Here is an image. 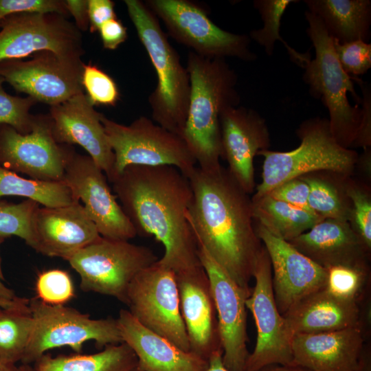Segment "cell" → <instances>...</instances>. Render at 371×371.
Listing matches in <instances>:
<instances>
[{
  "label": "cell",
  "instance_id": "1",
  "mask_svg": "<svg viewBox=\"0 0 371 371\" xmlns=\"http://www.w3.org/2000/svg\"><path fill=\"white\" fill-rule=\"evenodd\" d=\"M111 183L137 235L153 236L164 247L161 265L176 274L201 265L187 218L192 191L186 176L172 166L132 165Z\"/></svg>",
  "mask_w": 371,
  "mask_h": 371
},
{
  "label": "cell",
  "instance_id": "2",
  "mask_svg": "<svg viewBox=\"0 0 371 371\" xmlns=\"http://www.w3.org/2000/svg\"><path fill=\"white\" fill-rule=\"evenodd\" d=\"M192 200L187 214L195 238L249 295L263 245L256 233L251 197L222 165L198 166L188 177Z\"/></svg>",
  "mask_w": 371,
  "mask_h": 371
},
{
  "label": "cell",
  "instance_id": "3",
  "mask_svg": "<svg viewBox=\"0 0 371 371\" xmlns=\"http://www.w3.org/2000/svg\"><path fill=\"white\" fill-rule=\"evenodd\" d=\"M190 94L182 138L202 170L219 167L223 159L220 115L238 106L237 76L221 58H206L193 52L188 55Z\"/></svg>",
  "mask_w": 371,
  "mask_h": 371
},
{
  "label": "cell",
  "instance_id": "4",
  "mask_svg": "<svg viewBox=\"0 0 371 371\" xmlns=\"http://www.w3.org/2000/svg\"><path fill=\"white\" fill-rule=\"evenodd\" d=\"M124 2L157 76V86L148 97L152 119L182 137L190 94L188 71L146 4L139 0Z\"/></svg>",
  "mask_w": 371,
  "mask_h": 371
},
{
  "label": "cell",
  "instance_id": "5",
  "mask_svg": "<svg viewBox=\"0 0 371 371\" xmlns=\"http://www.w3.org/2000/svg\"><path fill=\"white\" fill-rule=\"evenodd\" d=\"M308 23L306 32L315 50V57L304 68V81L312 97L320 98L329 113L331 133L343 147H352L361 123L362 111L352 106L350 92L358 103L360 98L355 91L352 77L341 67L333 47V38L327 32L321 19L308 10L305 12Z\"/></svg>",
  "mask_w": 371,
  "mask_h": 371
},
{
  "label": "cell",
  "instance_id": "6",
  "mask_svg": "<svg viewBox=\"0 0 371 371\" xmlns=\"http://www.w3.org/2000/svg\"><path fill=\"white\" fill-rule=\"evenodd\" d=\"M300 144L286 152L265 150L262 181L256 186L253 198L268 194L280 184L317 171H333L353 175L359 154L341 146L333 137L328 120L319 117L307 119L296 130Z\"/></svg>",
  "mask_w": 371,
  "mask_h": 371
},
{
  "label": "cell",
  "instance_id": "7",
  "mask_svg": "<svg viewBox=\"0 0 371 371\" xmlns=\"http://www.w3.org/2000/svg\"><path fill=\"white\" fill-rule=\"evenodd\" d=\"M34 324L22 364H33L51 349L69 347L81 353L84 343L95 341L98 348L123 343L117 319H93L65 305H49L30 300Z\"/></svg>",
  "mask_w": 371,
  "mask_h": 371
},
{
  "label": "cell",
  "instance_id": "8",
  "mask_svg": "<svg viewBox=\"0 0 371 371\" xmlns=\"http://www.w3.org/2000/svg\"><path fill=\"white\" fill-rule=\"evenodd\" d=\"M158 260L149 247L100 236L67 261L79 275L83 291L113 297L126 304L133 278Z\"/></svg>",
  "mask_w": 371,
  "mask_h": 371
},
{
  "label": "cell",
  "instance_id": "9",
  "mask_svg": "<svg viewBox=\"0 0 371 371\" xmlns=\"http://www.w3.org/2000/svg\"><path fill=\"white\" fill-rule=\"evenodd\" d=\"M101 122L115 156L112 179L132 165L172 166L187 177L196 168L183 138L147 117L124 125L102 114Z\"/></svg>",
  "mask_w": 371,
  "mask_h": 371
},
{
  "label": "cell",
  "instance_id": "10",
  "mask_svg": "<svg viewBox=\"0 0 371 371\" xmlns=\"http://www.w3.org/2000/svg\"><path fill=\"white\" fill-rule=\"evenodd\" d=\"M146 5L164 22L169 35L191 52L206 58L256 59L249 36L225 31L216 25L207 11L188 0H147Z\"/></svg>",
  "mask_w": 371,
  "mask_h": 371
},
{
  "label": "cell",
  "instance_id": "11",
  "mask_svg": "<svg viewBox=\"0 0 371 371\" xmlns=\"http://www.w3.org/2000/svg\"><path fill=\"white\" fill-rule=\"evenodd\" d=\"M144 326L190 351L180 309L176 273L159 260L139 272L131 282L126 304Z\"/></svg>",
  "mask_w": 371,
  "mask_h": 371
},
{
  "label": "cell",
  "instance_id": "12",
  "mask_svg": "<svg viewBox=\"0 0 371 371\" xmlns=\"http://www.w3.org/2000/svg\"><path fill=\"white\" fill-rule=\"evenodd\" d=\"M0 62L50 51L67 59L85 54L81 32L57 13H17L0 21Z\"/></svg>",
  "mask_w": 371,
  "mask_h": 371
},
{
  "label": "cell",
  "instance_id": "13",
  "mask_svg": "<svg viewBox=\"0 0 371 371\" xmlns=\"http://www.w3.org/2000/svg\"><path fill=\"white\" fill-rule=\"evenodd\" d=\"M253 278L255 286L245 304L254 316L257 338L245 371H259L272 364L292 366V335L274 299L271 265L264 245L257 258Z\"/></svg>",
  "mask_w": 371,
  "mask_h": 371
},
{
  "label": "cell",
  "instance_id": "14",
  "mask_svg": "<svg viewBox=\"0 0 371 371\" xmlns=\"http://www.w3.org/2000/svg\"><path fill=\"white\" fill-rule=\"evenodd\" d=\"M76 152L73 146L54 139L47 115H36L32 131L21 134L0 125V166L31 179L63 181L65 167Z\"/></svg>",
  "mask_w": 371,
  "mask_h": 371
},
{
  "label": "cell",
  "instance_id": "15",
  "mask_svg": "<svg viewBox=\"0 0 371 371\" xmlns=\"http://www.w3.org/2000/svg\"><path fill=\"white\" fill-rule=\"evenodd\" d=\"M82 60L63 58L50 51L31 56L30 60L0 62V76L17 92L50 106L84 92Z\"/></svg>",
  "mask_w": 371,
  "mask_h": 371
},
{
  "label": "cell",
  "instance_id": "16",
  "mask_svg": "<svg viewBox=\"0 0 371 371\" xmlns=\"http://www.w3.org/2000/svg\"><path fill=\"white\" fill-rule=\"evenodd\" d=\"M197 254L210 284L216 311L223 362L230 371H245L247 350L246 293L196 240Z\"/></svg>",
  "mask_w": 371,
  "mask_h": 371
},
{
  "label": "cell",
  "instance_id": "17",
  "mask_svg": "<svg viewBox=\"0 0 371 371\" xmlns=\"http://www.w3.org/2000/svg\"><path fill=\"white\" fill-rule=\"evenodd\" d=\"M63 181L82 204L100 235L104 238L129 240L137 236L102 169L89 155L75 152L65 167Z\"/></svg>",
  "mask_w": 371,
  "mask_h": 371
},
{
  "label": "cell",
  "instance_id": "18",
  "mask_svg": "<svg viewBox=\"0 0 371 371\" xmlns=\"http://www.w3.org/2000/svg\"><path fill=\"white\" fill-rule=\"evenodd\" d=\"M254 227L271 261L274 299L282 316L307 296L325 289L326 269L264 227L254 223Z\"/></svg>",
  "mask_w": 371,
  "mask_h": 371
},
{
  "label": "cell",
  "instance_id": "19",
  "mask_svg": "<svg viewBox=\"0 0 371 371\" xmlns=\"http://www.w3.org/2000/svg\"><path fill=\"white\" fill-rule=\"evenodd\" d=\"M84 92L51 106L47 114L54 140L60 144L79 145L106 175L110 182L115 156L96 111Z\"/></svg>",
  "mask_w": 371,
  "mask_h": 371
},
{
  "label": "cell",
  "instance_id": "20",
  "mask_svg": "<svg viewBox=\"0 0 371 371\" xmlns=\"http://www.w3.org/2000/svg\"><path fill=\"white\" fill-rule=\"evenodd\" d=\"M223 159L227 170L247 194L256 188L254 159L269 150L270 135L265 119L245 106H230L220 115Z\"/></svg>",
  "mask_w": 371,
  "mask_h": 371
},
{
  "label": "cell",
  "instance_id": "21",
  "mask_svg": "<svg viewBox=\"0 0 371 371\" xmlns=\"http://www.w3.org/2000/svg\"><path fill=\"white\" fill-rule=\"evenodd\" d=\"M32 225L33 249L65 260L101 236L80 202L56 207H39Z\"/></svg>",
  "mask_w": 371,
  "mask_h": 371
},
{
  "label": "cell",
  "instance_id": "22",
  "mask_svg": "<svg viewBox=\"0 0 371 371\" xmlns=\"http://www.w3.org/2000/svg\"><path fill=\"white\" fill-rule=\"evenodd\" d=\"M180 309L190 350L208 361L222 350L216 311L210 281L200 265L176 274Z\"/></svg>",
  "mask_w": 371,
  "mask_h": 371
},
{
  "label": "cell",
  "instance_id": "23",
  "mask_svg": "<svg viewBox=\"0 0 371 371\" xmlns=\"http://www.w3.org/2000/svg\"><path fill=\"white\" fill-rule=\"evenodd\" d=\"M289 243L321 267L370 269V254L347 221L325 218Z\"/></svg>",
  "mask_w": 371,
  "mask_h": 371
},
{
  "label": "cell",
  "instance_id": "24",
  "mask_svg": "<svg viewBox=\"0 0 371 371\" xmlns=\"http://www.w3.org/2000/svg\"><path fill=\"white\" fill-rule=\"evenodd\" d=\"M365 341L359 328L294 335L292 366L311 371H355Z\"/></svg>",
  "mask_w": 371,
  "mask_h": 371
},
{
  "label": "cell",
  "instance_id": "25",
  "mask_svg": "<svg viewBox=\"0 0 371 371\" xmlns=\"http://www.w3.org/2000/svg\"><path fill=\"white\" fill-rule=\"evenodd\" d=\"M123 342L133 351L143 371H205L208 361L185 351L139 323L126 309L117 318Z\"/></svg>",
  "mask_w": 371,
  "mask_h": 371
},
{
  "label": "cell",
  "instance_id": "26",
  "mask_svg": "<svg viewBox=\"0 0 371 371\" xmlns=\"http://www.w3.org/2000/svg\"><path fill=\"white\" fill-rule=\"evenodd\" d=\"M282 317L292 337L359 328L360 307L355 301L340 298L324 289L301 300Z\"/></svg>",
  "mask_w": 371,
  "mask_h": 371
},
{
  "label": "cell",
  "instance_id": "27",
  "mask_svg": "<svg viewBox=\"0 0 371 371\" xmlns=\"http://www.w3.org/2000/svg\"><path fill=\"white\" fill-rule=\"evenodd\" d=\"M308 11L317 15L333 38L339 43L366 41L370 36V0H305Z\"/></svg>",
  "mask_w": 371,
  "mask_h": 371
},
{
  "label": "cell",
  "instance_id": "28",
  "mask_svg": "<svg viewBox=\"0 0 371 371\" xmlns=\"http://www.w3.org/2000/svg\"><path fill=\"white\" fill-rule=\"evenodd\" d=\"M137 359L125 343L108 345L90 355L52 356L45 354L33 363L34 371H131Z\"/></svg>",
  "mask_w": 371,
  "mask_h": 371
},
{
  "label": "cell",
  "instance_id": "29",
  "mask_svg": "<svg viewBox=\"0 0 371 371\" xmlns=\"http://www.w3.org/2000/svg\"><path fill=\"white\" fill-rule=\"evenodd\" d=\"M254 222L289 242L323 220L315 212L293 206L266 194L251 197Z\"/></svg>",
  "mask_w": 371,
  "mask_h": 371
},
{
  "label": "cell",
  "instance_id": "30",
  "mask_svg": "<svg viewBox=\"0 0 371 371\" xmlns=\"http://www.w3.org/2000/svg\"><path fill=\"white\" fill-rule=\"evenodd\" d=\"M348 175L333 171H317L300 177L309 187L311 210L322 218L347 221L352 204L347 192Z\"/></svg>",
  "mask_w": 371,
  "mask_h": 371
},
{
  "label": "cell",
  "instance_id": "31",
  "mask_svg": "<svg viewBox=\"0 0 371 371\" xmlns=\"http://www.w3.org/2000/svg\"><path fill=\"white\" fill-rule=\"evenodd\" d=\"M6 196L25 197L47 207L65 206L80 202L63 181L26 179L0 166V199Z\"/></svg>",
  "mask_w": 371,
  "mask_h": 371
},
{
  "label": "cell",
  "instance_id": "32",
  "mask_svg": "<svg viewBox=\"0 0 371 371\" xmlns=\"http://www.w3.org/2000/svg\"><path fill=\"white\" fill-rule=\"evenodd\" d=\"M296 0H256L254 7L258 10L263 27L250 32L249 38L262 46L266 53L271 56L276 41H281L286 49L291 60L298 66L304 68L311 60L309 52L300 53L290 47L280 34L282 16L289 4Z\"/></svg>",
  "mask_w": 371,
  "mask_h": 371
},
{
  "label": "cell",
  "instance_id": "33",
  "mask_svg": "<svg viewBox=\"0 0 371 371\" xmlns=\"http://www.w3.org/2000/svg\"><path fill=\"white\" fill-rule=\"evenodd\" d=\"M30 306L0 311V359L16 364L24 355L33 328Z\"/></svg>",
  "mask_w": 371,
  "mask_h": 371
},
{
  "label": "cell",
  "instance_id": "34",
  "mask_svg": "<svg viewBox=\"0 0 371 371\" xmlns=\"http://www.w3.org/2000/svg\"><path fill=\"white\" fill-rule=\"evenodd\" d=\"M327 269L325 289L340 298L359 304L368 295L370 269L337 265Z\"/></svg>",
  "mask_w": 371,
  "mask_h": 371
},
{
  "label": "cell",
  "instance_id": "35",
  "mask_svg": "<svg viewBox=\"0 0 371 371\" xmlns=\"http://www.w3.org/2000/svg\"><path fill=\"white\" fill-rule=\"evenodd\" d=\"M40 204L26 199L19 203L0 199V238L15 236L33 249L32 218Z\"/></svg>",
  "mask_w": 371,
  "mask_h": 371
},
{
  "label": "cell",
  "instance_id": "36",
  "mask_svg": "<svg viewBox=\"0 0 371 371\" xmlns=\"http://www.w3.org/2000/svg\"><path fill=\"white\" fill-rule=\"evenodd\" d=\"M347 192L352 210L349 223L371 252V186L354 175L348 178Z\"/></svg>",
  "mask_w": 371,
  "mask_h": 371
},
{
  "label": "cell",
  "instance_id": "37",
  "mask_svg": "<svg viewBox=\"0 0 371 371\" xmlns=\"http://www.w3.org/2000/svg\"><path fill=\"white\" fill-rule=\"evenodd\" d=\"M3 82L0 76V125H10L21 134L30 133L36 117L30 113V109L38 102L30 96L8 94L3 89Z\"/></svg>",
  "mask_w": 371,
  "mask_h": 371
},
{
  "label": "cell",
  "instance_id": "38",
  "mask_svg": "<svg viewBox=\"0 0 371 371\" xmlns=\"http://www.w3.org/2000/svg\"><path fill=\"white\" fill-rule=\"evenodd\" d=\"M36 298L49 305H65L75 296L70 275L54 269L40 273L35 284Z\"/></svg>",
  "mask_w": 371,
  "mask_h": 371
},
{
  "label": "cell",
  "instance_id": "39",
  "mask_svg": "<svg viewBox=\"0 0 371 371\" xmlns=\"http://www.w3.org/2000/svg\"><path fill=\"white\" fill-rule=\"evenodd\" d=\"M82 85L93 106H115L120 99V91L115 80L91 63L83 65Z\"/></svg>",
  "mask_w": 371,
  "mask_h": 371
},
{
  "label": "cell",
  "instance_id": "40",
  "mask_svg": "<svg viewBox=\"0 0 371 371\" xmlns=\"http://www.w3.org/2000/svg\"><path fill=\"white\" fill-rule=\"evenodd\" d=\"M333 47L343 69L351 77L363 75L371 67V44L361 40L341 43L333 38Z\"/></svg>",
  "mask_w": 371,
  "mask_h": 371
},
{
  "label": "cell",
  "instance_id": "41",
  "mask_svg": "<svg viewBox=\"0 0 371 371\" xmlns=\"http://www.w3.org/2000/svg\"><path fill=\"white\" fill-rule=\"evenodd\" d=\"M17 13H57L69 16L65 1L61 0H0V21Z\"/></svg>",
  "mask_w": 371,
  "mask_h": 371
},
{
  "label": "cell",
  "instance_id": "42",
  "mask_svg": "<svg viewBox=\"0 0 371 371\" xmlns=\"http://www.w3.org/2000/svg\"><path fill=\"white\" fill-rule=\"evenodd\" d=\"M267 194L296 207L313 212L308 203L309 187L300 177L289 180L280 184Z\"/></svg>",
  "mask_w": 371,
  "mask_h": 371
},
{
  "label": "cell",
  "instance_id": "43",
  "mask_svg": "<svg viewBox=\"0 0 371 371\" xmlns=\"http://www.w3.org/2000/svg\"><path fill=\"white\" fill-rule=\"evenodd\" d=\"M358 82L363 93L362 100V116L358 132L352 147L362 148L363 150L371 147V101L370 90L368 85H365L358 79Z\"/></svg>",
  "mask_w": 371,
  "mask_h": 371
},
{
  "label": "cell",
  "instance_id": "44",
  "mask_svg": "<svg viewBox=\"0 0 371 371\" xmlns=\"http://www.w3.org/2000/svg\"><path fill=\"white\" fill-rule=\"evenodd\" d=\"M115 3L111 0H88V16L91 33L98 32L106 21L117 18Z\"/></svg>",
  "mask_w": 371,
  "mask_h": 371
},
{
  "label": "cell",
  "instance_id": "45",
  "mask_svg": "<svg viewBox=\"0 0 371 371\" xmlns=\"http://www.w3.org/2000/svg\"><path fill=\"white\" fill-rule=\"evenodd\" d=\"M98 32L104 48L109 50L117 49L127 38V29L117 18L104 23Z\"/></svg>",
  "mask_w": 371,
  "mask_h": 371
},
{
  "label": "cell",
  "instance_id": "46",
  "mask_svg": "<svg viewBox=\"0 0 371 371\" xmlns=\"http://www.w3.org/2000/svg\"><path fill=\"white\" fill-rule=\"evenodd\" d=\"M65 4L69 14L74 17L76 27L80 32L88 30V0H65Z\"/></svg>",
  "mask_w": 371,
  "mask_h": 371
},
{
  "label": "cell",
  "instance_id": "47",
  "mask_svg": "<svg viewBox=\"0 0 371 371\" xmlns=\"http://www.w3.org/2000/svg\"><path fill=\"white\" fill-rule=\"evenodd\" d=\"M5 238H0V245L4 242ZM4 277L1 268V258L0 255V300L5 301H16L21 299V297L17 296L14 291L5 286L3 282Z\"/></svg>",
  "mask_w": 371,
  "mask_h": 371
},
{
  "label": "cell",
  "instance_id": "48",
  "mask_svg": "<svg viewBox=\"0 0 371 371\" xmlns=\"http://www.w3.org/2000/svg\"><path fill=\"white\" fill-rule=\"evenodd\" d=\"M355 371H371V346L368 341L364 343Z\"/></svg>",
  "mask_w": 371,
  "mask_h": 371
},
{
  "label": "cell",
  "instance_id": "49",
  "mask_svg": "<svg viewBox=\"0 0 371 371\" xmlns=\"http://www.w3.org/2000/svg\"><path fill=\"white\" fill-rule=\"evenodd\" d=\"M205 371H230L223 364V350L214 352L208 359V367Z\"/></svg>",
  "mask_w": 371,
  "mask_h": 371
},
{
  "label": "cell",
  "instance_id": "50",
  "mask_svg": "<svg viewBox=\"0 0 371 371\" xmlns=\"http://www.w3.org/2000/svg\"><path fill=\"white\" fill-rule=\"evenodd\" d=\"M259 371H311L306 368L295 366H282L272 364L262 368Z\"/></svg>",
  "mask_w": 371,
  "mask_h": 371
},
{
  "label": "cell",
  "instance_id": "51",
  "mask_svg": "<svg viewBox=\"0 0 371 371\" xmlns=\"http://www.w3.org/2000/svg\"><path fill=\"white\" fill-rule=\"evenodd\" d=\"M26 303V299L24 297H21L16 301H5L0 300V307L5 309L12 308H21L25 306Z\"/></svg>",
  "mask_w": 371,
  "mask_h": 371
},
{
  "label": "cell",
  "instance_id": "52",
  "mask_svg": "<svg viewBox=\"0 0 371 371\" xmlns=\"http://www.w3.org/2000/svg\"><path fill=\"white\" fill-rule=\"evenodd\" d=\"M0 371H19L16 364L6 362L0 359Z\"/></svg>",
  "mask_w": 371,
  "mask_h": 371
},
{
  "label": "cell",
  "instance_id": "53",
  "mask_svg": "<svg viewBox=\"0 0 371 371\" xmlns=\"http://www.w3.org/2000/svg\"><path fill=\"white\" fill-rule=\"evenodd\" d=\"M19 371H34L32 366L29 364H22L18 366Z\"/></svg>",
  "mask_w": 371,
  "mask_h": 371
},
{
  "label": "cell",
  "instance_id": "54",
  "mask_svg": "<svg viewBox=\"0 0 371 371\" xmlns=\"http://www.w3.org/2000/svg\"><path fill=\"white\" fill-rule=\"evenodd\" d=\"M131 371H143V370H142L140 368H139L137 366L135 368H134V369H133V370H131Z\"/></svg>",
  "mask_w": 371,
  "mask_h": 371
},
{
  "label": "cell",
  "instance_id": "55",
  "mask_svg": "<svg viewBox=\"0 0 371 371\" xmlns=\"http://www.w3.org/2000/svg\"><path fill=\"white\" fill-rule=\"evenodd\" d=\"M1 310V308L0 307V311Z\"/></svg>",
  "mask_w": 371,
  "mask_h": 371
}]
</instances>
